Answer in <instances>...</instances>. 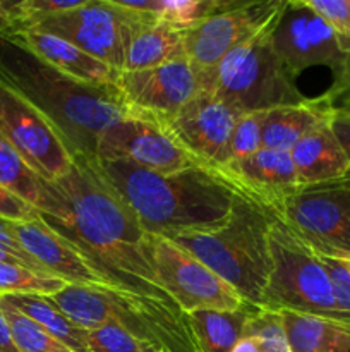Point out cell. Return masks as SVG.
<instances>
[{
  "label": "cell",
  "instance_id": "obj_15",
  "mask_svg": "<svg viewBox=\"0 0 350 352\" xmlns=\"http://www.w3.org/2000/svg\"><path fill=\"white\" fill-rule=\"evenodd\" d=\"M115 88L130 116L154 122L170 119L201 91L187 58L143 71H120Z\"/></svg>",
  "mask_w": 350,
  "mask_h": 352
},
{
  "label": "cell",
  "instance_id": "obj_19",
  "mask_svg": "<svg viewBox=\"0 0 350 352\" xmlns=\"http://www.w3.org/2000/svg\"><path fill=\"white\" fill-rule=\"evenodd\" d=\"M299 184L316 186L350 175V160L331 129V120L316 127L290 150Z\"/></svg>",
  "mask_w": 350,
  "mask_h": 352
},
{
  "label": "cell",
  "instance_id": "obj_3",
  "mask_svg": "<svg viewBox=\"0 0 350 352\" xmlns=\"http://www.w3.org/2000/svg\"><path fill=\"white\" fill-rule=\"evenodd\" d=\"M0 74L51 120L74 155L95 157L100 136L130 116L115 86H95L71 78L3 36Z\"/></svg>",
  "mask_w": 350,
  "mask_h": 352
},
{
  "label": "cell",
  "instance_id": "obj_24",
  "mask_svg": "<svg viewBox=\"0 0 350 352\" xmlns=\"http://www.w3.org/2000/svg\"><path fill=\"white\" fill-rule=\"evenodd\" d=\"M9 305L19 309L23 315L36 322L41 329L54 336L58 342L74 352H91L88 344V330L69 320L54 302L43 296H5Z\"/></svg>",
  "mask_w": 350,
  "mask_h": 352
},
{
  "label": "cell",
  "instance_id": "obj_11",
  "mask_svg": "<svg viewBox=\"0 0 350 352\" xmlns=\"http://www.w3.org/2000/svg\"><path fill=\"white\" fill-rule=\"evenodd\" d=\"M148 253L165 292L187 315L202 309L235 311L246 306L223 278L170 237L148 234Z\"/></svg>",
  "mask_w": 350,
  "mask_h": 352
},
{
  "label": "cell",
  "instance_id": "obj_10",
  "mask_svg": "<svg viewBox=\"0 0 350 352\" xmlns=\"http://www.w3.org/2000/svg\"><path fill=\"white\" fill-rule=\"evenodd\" d=\"M0 133L45 182L74 167L75 155L51 120L0 74Z\"/></svg>",
  "mask_w": 350,
  "mask_h": 352
},
{
  "label": "cell",
  "instance_id": "obj_40",
  "mask_svg": "<svg viewBox=\"0 0 350 352\" xmlns=\"http://www.w3.org/2000/svg\"><path fill=\"white\" fill-rule=\"evenodd\" d=\"M336 112L343 113V116L350 117V91L347 93V95H343L342 98H340V105L335 107Z\"/></svg>",
  "mask_w": 350,
  "mask_h": 352
},
{
  "label": "cell",
  "instance_id": "obj_20",
  "mask_svg": "<svg viewBox=\"0 0 350 352\" xmlns=\"http://www.w3.org/2000/svg\"><path fill=\"white\" fill-rule=\"evenodd\" d=\"M335 105L326 96L305 98L295 105L268 110L263 127V148L288 151L304 136L331 120Z\"/></svg>",
  "mask_w": 350,
  "mask_h": 352
},
{
  "label": "cell",
  "instance_id": "obj_13",
  "mask_svg": "<svg viewBox=\"0 0 350 352\" xmlns=\"http://www.w3.org/2000/svg\"><path fill=\"white\" fill-rule=\"evenodd\" d=\"M237 116L208 91H199L170 119L160 124L172 140L206 170H218L230 162V141Z\"/></svg>",
  "mask_w": 350,
  "mask_h": 352
},
{
  "label": "cell",
  "instance_id": "obj_6",
  "mask_svg": "<svg viewBox=\"0 0 350 352\" xmlns=\"http://www.w3.org/2000/svg\"><path fill=\"white\" fill-rule=\"evenodd\" d=\"M270 248L271 274L261 308L350 323V316L336 306L328 274L318 254L302 244L278 219L271 226Z\"/></svg>",
  "mask_w": 350,
  "mask_h": 352
},
{
  "label": "cell",
  "instance_id": "obj_33",
  "mask_svg": "<svg viewBox=\"0 0 350 352\" xmlns=\"http://www.w3.org/2000/svg\"><path fill=\"white\" fill-rule=\"evenodd\" d=\"M319 261L328 274L333 296L340 311L350 316V265L349 260H335V258L319 256Z\"/></svg>",
  "mask_w": 350,
  "mask_h": 352
},
{
  "label": "cell",
  "instance_id": "obj_7",
  "mask_svg": "<svg viewBox=\"0 0 350 352\" xmlns=\"http://www.w3.org/2000/svg\"><path fill=\"white\" fill-rule=\"evenodd\" d=\"M271 45L294 78L314 65L328 67L333 82L323 96L333 105L350 91V38L333 30L304 0H287L275 23Z\"/></svg>",
  "mask_w": 350,
  "mask_h": 352
},
{
  "label": "cell",
  "instance_id": "obj_39",
  "mask_svg": "<svg viewBox=\"0 0 350 352\" xmlns=\"http://www.w3.org/2000/svg\"><path fill=\"white\" fill-rule=\"evenodd\" d=\"M230 352H261L259 346H257L256 339L250 336H242V339L233 346V349Z\"/></svg>",
  "mask_w": 350,
  "mask_h": 352
},
{
  "label": "cell",
  "instance_id": "obj_31",
  "mask_svg": "<svg viewBox=\"0 0 350 352\" xmlns=\"http://www.w3.org/2000/svg\"><path fill=\"white\" fill-rule=\"evenodd\" d=\"M88 344L91 352H160L117 325H103L88 332Z\"/></svg>",
  "mask_w": 350,
  "mask_h": 352
},
{
  "label": "cell",
  "instance_id": "obj_37",
  "mask_svg": "<svg viewBox=\"0 0 350 352\" xmlns=\"http://www.w3.org/2000/svg\"><path fill=\"white\" fill-rule=\"evenodd\" d=\"M0 352H21L16 340H14L9 320H7L2 306H0Z\"/></svg>",
  "mask_w": 350,
  "mask_h": 352
},
{
  "label": "cell",
  "instance_id": "obj_5",
  "mask_svg": "<svg viewBox=\"0 0 350 352\" xmlns=\"http://www.w3.org/2000/svg\"><path fill=\"white\" fill-rule=\"evenodd\" d=\"M280 14L233 48L218 67L199 82L201 91L211 93L237 116L304 102L305 96L299 91L295 78L271 45V33Z\"/></svg>",
  "mask_w": 350,
  "mask_h": 352
},
{
  "label": "cell",
  "instance_id": "obj_30",
  "mask_svg": "<svg viewBox=\"0 0 350 352\" xmlns=\"http://www.w3.org/2000/svg\"><path fill=\"white\" fill-rule=\"evenodd\" d=\"M266 113L268 110L239 116L230 141V162L242 160L263 148V127Z\"/></svg>",
  "mask_w": 350,
  "mask_h": 352
},
{
  "label": "cell",
  "instance_id": "obj_38",
  "mask_svg": "<svg viewBox=\"0 0 350 352\" xmlns=\"http://www.w3.org/2000/svg\"><path fill=\"white\" fill-rule=\"evenodd\" d=\"M17 31L16 19L10 12L9 0H0V36H10Z\"/></svg>",
  "mask_w": 350,
  "mask_h": 352
},
{
  "label": "cell",
  "instance_id": "obj_26",
  "mask_svg": "<svg viewBox=\"0 0 350 352\" xmlns=\"http://www.w3.org/2000/svg\"><path fill=\"white\" fill-rule=\"evenodd\" d=\"M0 186L41 212L47 203V182L38 177L16 148L0 133Z\"/></svg>",
  "mask_w": 350,
  "mask_h": 352
},
{
  "label": "cell",
  "instance_id": "obj_17",
  "mask_svg": "<svg viewBox=\"0 0 350 352\" xmlns=\"http://www.w3.org/2000/svg\"><path fill=\"white\" fill-rule=\"evenodd\" d=\"M14 227L24 250L54 277L60 278L67 285L119 291L71 241L51 229L41 217L31 222L14 223Z\"/></svg>",
  "mask_w": 350,
  "mask_h": 352
},
{
  "label": "cell",
  "instance_id": "obj_23",
  "mask_svg": "<svg viewBox=\"0 0 350 352\" xmlns=\"http://www.w3.org/2000/svg\"><path fill=\"white\" fill-rule=\"evenodd\" d=\"M250 306L235 309V311H202L189 313L192 332L201 352H230L242 339Z\"/></svg>",
  "mask_w": 350,
  "mask_h": 352
},
{
  "label": "cell",
  "instance_id": "obj_16",
  "mask_svg": "<svg viewBox=\"0 0 350 352\" xmlns=\"http://www.w3.org/2000/svg\"><path fill=\"white\" fill-rule=\"evenodd\" d=\"M213 174L218 175L235 195L270 210L275 217L281 205L302 188L290 153L266 148L242 160L229 162Z\"/></svg>",
  "mask_w": 350,
  "mask_h": 352
},
{
  "label": "cell",
  "instance_id": "obj_14",
  "mask_svg": "<svg viewBox=\"0 0 350 352\" xmlns=\"http://www.w3.org/2000/svg\"><path fill=\"white\" fill-rule=\"evenodd\" d=\"M103 162H129L158 174H175L199 167L170 134L154 120L127 116L100 136L95 157Z\"/></svg>",
  "mask_w": 350,
  "mask_h": 352
},
{
  "label": "cell",
  "instance_id": "obj_29",
  "mask_svg": "<svg viewBox=\"0 0 350 352\" xmlns=\"http://www.w3.org/2000/svg\"><path fill=\"white\" fill-rule=\"evenodd\" d=\"M244 336L254 337L261 352H292L281 313L253 308L244 329Z\"/></svg>",
  "mask_w": 350,
  "mask_h": 352
},
{
  "label": "cell",
  "instance_id": "obj_22",
  "mask_svg": "<svg viewBox=\"0 0 350 352\" xmlns=\"http://www.w3.org/2000/svg\"><path fill=\"white\" fill-rule=\"evenodd\" d=\"M185 58L182 30L154 21L134 36L126 54L122 71H143Z\"/></svg>",
  "mask_w": 350,
  "mask_h": 352
},
{
  "label": "cell",
  "instance_id": "obj_1",
  "mask_svg": "<svg viewBox=\"0 0 350 352\" xmlns=\"http://www.w3.org/2000/svg\"><path fill=\"white\" fill-rule=\"evenodd\" d=\"M41 219L71 241L120 292L177 305L165 292L148 253V234L89 157L47 182Z\"/></svg>",
  "mask_w": 350,
  "mask_h": 352
},
{
  "label": "cell",
  "instance_id": "obj_35",
  "mask_svg": "<svg viewBox=\"0 0 350 352\" xmlns=\"http://www.w3.org/2000/svg\"><path fill=\"white\" fill-rule=\"evenodd\" d=\"M40 217V212L34 206L0 186V219L12 223H23L36 220Z\"/></svg>",
  "mask_w": 350,
  "mask_h": 352
},
{
  "label": "cell",
  "instance_id": "obj_27",
  "mask_svg": "<svg viewBox=\"0 0 350 352\" xmlns=\"http://www.w3.org/2000/svg\"><path fill=\"white\" fill-rule=\"evenodd\" d=\"M54 275L40 274L17 263H0V298L5 296H43L51 298L65 287Z\"/></svg>",
  "mask_w": 350,
  "mask_h": 352
},
{
  "label": "cell",
  "instance_id": "obj_41",
  "mask_svg": "<svg viewBox=\"0 0 350 352\" xmlns=\"http://www.w3.org/2000/svg\"><path fill=\"white\" fill-rule=\"evenodd\" d=\"M349 265H350V260H349Z\"/></svg>",
  "mask_w": 350,
  "mask_h": 352
},
{
  "label": "cell",
  "instance_id": "obj_18",
  "mask_svg": "<svg viewBox=\"0 0 350 352\" xmlns=\"http://www.w3.org/2000/svg\"><path fill=\"white\" fill-rule=\"evenodd\" d=\"M3 38H9L50 67L79 81L95 86H115L117 78H119L120 71H115L105 62L91 57L84 50L72 45L71 41L62 40L55 34L40 30H24Z\"/></svg>",
  "mask_w": 350,
  "mask_h": 352
},
{
  "label": "cell",
  "instance_id": "obj_36",
  "mask_svg": "<svg viewBox=\"0 0 350 352\" xmlns=\"http://www.w3.org/2000/svg\"><path fill=\"white\" fill-rule=\"evenodd\" d=\"M331 129L335 133V136L338 138L340 144L343 146V150H345L347 157L350 160V117L343 116V113L335 110L331 117Z\"/></svg>",
  "mask_w": 350,
  "mask_h": 352
},
{
  "label": "cell",
  "instance_id": "obj_4",
  "mask_svg": "<svg viewBox=\"0 0 350 352\" xmlns=\"http://www.w3.org/2000/svg\"><path fill=\"white\" fill-rule=\"evenodd\" d=\"M275 219L270 210L235 195L223 226L174 241L223 278L247 306L261 308L271 274L270 232Z\"/></svg>",
  "mask_w": 350,
  "mask_h": 352
},
{
  "label": "cell",
  "instance_id": "obj_25",
  "mask_svg": "<svg viewBox=\"0 0 350 352\" xmlns=\"http://www.w3.org/2000/svg\"><path fill=\"white\" fill-rule=\"evenodd\" d=\"M233 0H144V2L122 3L137 12L150 14L158 21L172 24L178 30H187L202 23L208 17L222 12Z\"/></svg>",
  "mask_w": 350,
  "mask_h": 352
},
{
  "label": "cell",
  "instance_id": "obj_32",
  "mask_svg": "<svg viewBox=\"0 0 350 352\" xmlns=\"http://www.w3.org/2000/svg\"><path fill=\"white\" fill-rule=\"evenodd\" d=\"M0 263H17L40 274H48L21 244L12 222L0 219Z\"/></svg>",
  "mask_w": 350,
  "mask_h": 352
},
{
  "label": "cell",
  "instance_id": "obj_34",
  "mask_svg": "<svg viewBox=\"0 0 350 352\" xmlns=\"http://www.w3.org/2000/svg\"><path fill=\"white\" fill-rule=\"evenodd\" d=\"M304 2L333 30L350 38V0H304Z\"/></svg>",
  "mask_w": 350,
  "mask_h": 352
},
{
  "label": "cell",
  "instance_id": "obj_12",
  "mask_svg": "<svg viewBox=\"0 0 350 352\" xmlns=\"http://www.w3.org/2000/svg\"><path fill=\"white\" fill-rule=\"evenodd\" d=\"M285 3L287 0H233L222 12L182 30L185 58L194 69L198 81L208 78L233 48L270 24L283 10Z\"/></svg>",
  "mask_w": 350,
  "mask_h": 352
},
{
  "label": "cell",
  "instance_id": "obj_28",
  "mask_svg": "<svg viewBox=\"0 0 350 352\" xmlns=\"http://www.w3.org/2000/svg\"><path fill=\"white\" fill-rule=\"evenodd\" d=\"M0 306H2L7 320H9L14 340H16L21 352H74L62 342H58L54 336L41 329L36 322H33L26 315H23L19 309L9 305L5 299L0 298Z\"/></svg>",
  "mask_w": 350,
  "mask_h": 352
},
{
  "label": "cell",
  "instance_id": "obj_21",
  "mask_svg": "<svg viewBox=\"0 0 350 352\" xmlns=\"http://www.w3.org/2000/svg\"><path fill=\"white\" fill-rule=\"evenodd\" d=\"M292 352H350V323L281 313Z\"/></svg>",
  "mask_w": 350,
  "mask_h": 352
},
{
  "label": "cell",
  "instance_id": "obj_9",
  "mask_svg": "<svg viewBox=\"0 0 350 352\" xmlns=\"http://www.w3.org/2000/svg\"><path fill=\"white\" fill-rule=\"evenodd\" d=\"M277 219L318 256L350 260V175L304 186L281 205Z\"/></svg>",
  "mask_w": 350,
  "mask_h": 352
},
{
  "label": "cell",
  "instance_id": "obj_2",
  "mask_svg": "<svg viewBox=\"0 0 350 352\" xmlns=\"http://www.w3.org/2000/svg\"><path fill=\"white\" fill-rule=\"evenodd\" d=\"M93 162L150 236L177 239L218 229L235 199L218 175L202 167L158 174L122 160Z\"/></svg>",
  "mask_w": 350,
  "mask_h": 352
},
{
  "label": "cell",
  "instance_id": "obj_8",
  "mask_svg": "<svg viewBox=\"0 0 350 352\" xmlns=\"http://www.w3.org/2000/svg\"><path fill=\"white\" fill-rule=\"evenodd\" d=\"M154 21L156 17L129 9L122 0H86L79 9L48 17L27 30L55 34L122 71L130 41Z\"/></svg>",
  "mask_w": 350,
  "mask_h": 352
}]
</instances>
